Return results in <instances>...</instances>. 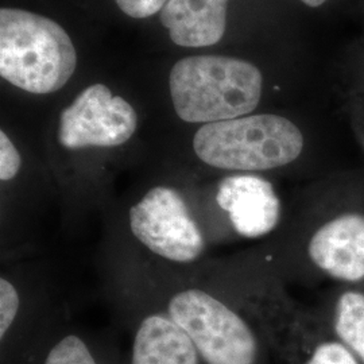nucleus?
I'll return each mask as SVG.
<instances>
[{"instance_id": "obj_1", "label": "nucleus", "mask_w": 364, "mask_h": 364, "mask_svg": "<svg viewBox=\"0 0 364 364\" xmlns=\"http://www.w3.org/2000/svg\"><path fill=\"white\" fill-rule=\"evenodd\" d=\"M263 78L247 61L223 55L186 57L170 72L176 114L188 123L246 117L259 105Z\"/></svg>"}, {"instance_id": "obj_2", "label": "nucleus", "mask_w": 364, "mask_h": 364, "mask_svg": "<svg viewBox=\"0 0 364 364\" xmlns=\"http://www.w3.org/2000/svg\"><path fill=\"white\" fill-rule=\"evenodd\" d=\"M77 65L65 30L52 19L18 9L0 11V75L23 91L61 90Z\"/></svg>"}, {"instance_id": "obj_3", "label": "nucleus", "mask_w": 364, "mask_h": 364, "mask_svg": "<svg viewBox=\"0 0 364 364\" xmlns=\"http://www.w3.org/2000/svg\"><path fill=\"white\" fill-rule=\"evenodd\" d=\"M193 149L212 168L262 171L296 161L304 149V136L287 117L250 115L204 124L196 132Z\"/></svg>"}, {"instance_id": "obj_4", "label": "nucleus", "mask_w": 364, "mask_h": 364, "mask_svg": "<svg viewBox=\"0 0 364 364\" xmlns=\"http://www.w3.org/2000/svg\"><path fill=\"white\" fill-rule=\"evenodd\" d=\"M169 317L185 331L207 364H255L258 344L247 323L200 289L177 293Z\"/></svg>"}, {"instance_id": "obj_5", "label": "nucleus", "mask_w": 364, "mask_h": 364, "mask_svg": "<svg viewBox=\"0 0 364 364\" xmlns=\"http://www.w3.org/2000/svg\"><path fill=\"white\" fill-rule=\"evenodd\" d=\"M134 236L151 252L176 263L198 259L205 239L181 193L169 186H156L130 209Z\"/></svg>"}, {"instance_id": "obj_6", "label": "nucleus", "mask_w": 364, "mask_h": 364, "mask_svg": "<svg viewBox=\"0 0 364 364\" xmlns=\"http://www.w3.org/2000/svg\"><path fill=\"white\" fill-rule=\"evenodd\" d=\"M136 124V112L129 102L103 84H95L63 111L58 141L69 150L117 147L130 139Z\"/></svg>"}, {"instance_id": "obj_7", "label": "nucleus", "mask_w": 364, "mask_h": 364, "mask_svg": "<svg viewBox=\"0 0 364 364\" xmlns=\"http://www.w3.org/2000/svg\"><path fill=\"white\" fill-rule=\"evenodd\" d=\"M218 204L227 212L235 231L245 237H260L278 225L281 203L267 180L254 174H237L221 180Z\"/></svg>"}, {"instance_id": "obj_8", "label": "nucleus", "mask_w": 364, "mask_h": 364, "mask_svg": "<svg viewBox=\"0 0 364 364\" xmlns=\"http://www.w3.org/2000/svg\"><path fill=\"white\" fill-rule=\"evenodd\" d=\"M308 252L318 269L336 279H363L364 216L347 213L328 221L313 235Z\"/></svg>"}, {"instance_id": "obj_9", "label": "nucleus", "mask_w": 364, "mask_h": 364, "mask_svg": "<svg viewBox=\"0 0 364 364\" xmlns=\"http://www.w3.org/2000/svg\"><path fill=\"white\" fill-rule=\"evenodd\" d=\"M227 4L228 0H169L161 10V22L178 46H210L224 36Z\"/></svg>"}, {"instance_id": "obj_10", "label": "nucleus", "mask_w": 364, "mask_h": 364, "mask_svg": "<svg viewBox=\"0 0 364 364\" xmlns=\"http://www.w3.org/2000/svg\"><path fill=\"white\" fill-rule=\"evenodd\" d=\"M193 341L169 316L151 314L136 331L131 364H198Z\"/></svg>"}, {"instance_id": "obj_11", "label": "nucleus", "mask_w": 364, "mask_h": 364, "mask_svg": "<svg viewBox=\"0 0 364 364\" xmlns=\"http://www.w3.org/2000/svg\"><path fill=\"white\" fill-rule=\"evenodd\" d=\"M338 338L364 362V294L347 291L338 299L335 316Z\"/></svg>"}, {"instance_id": "obj_12", "label": "nucleus", "mask_w": 364, "mask_h": 364, "mask_svg": "<svg viewBox=\"0 0 364 364\" xmlns=\"http://www.w3.org/2000/svg\"><path fill=\"white\" fill-rule=\"evenodd\" d=\"M45 364H97L81 338L69 335L49 352Z\"/></svg>"}, {"instance_id": "obj_13", "label": "nucleus", "mask_w": 364, "mask_h": 364, "mask_svg": "<svg viewBox=\"0 0 364 364\" xmlns=\"http://www.w3.org/2000/svg\"><path fill=\"white\" fill-rule=\"evenodd\" d=\"M19 309V294L13 284L1 278L0 279V336H6L13 326L14 320Z\"/></svg>"}, {"instance_id": "obj_14", "label": "nucleus", "mask_w": 364, "mask_h": 364, "mask_svg": "<svg viewBox=\"0 0 364 364\" xmlns=\"http://www.w3.org/2000/svg\"><path fill=\"white\" fill-rule=\"evenodd\" d=\"M306 364H359L351 351L336 341L320 344Z\"/></svg>"}, {"instance_id": "obj_15", "label": "nucleus", "mask_w": 364, "mask_h": 364, "mask_svg": "<svg viewBox=\"0 0 364 364\" xmlns=\"http://www.w3.org/2000/svg\"><path fill=\"white\" fill-rule=\"evenodd\" d=\"M22 159L11 139L4 131L0 132V180L11 181L19 173Z\"/></svg>"}, {"instance_id": "obj_16", "label": "nucleus", "mask_w": 364, "mask_h": 364, "mask_svg": "<svg viewBox=\"0 0 364 364\" xmlns=\"http://www.w3.org/2000/svg\"><path fill=\"white\" fill-rule=\"evenodd\" d=\"M119 9L131 18L142 19L162 10L169 0H115Z\"/></svg>"}, {"instance_id": "obj_17", "label": "nucleus", "mask_w": 364, "mask_h": 364, "mask_svg": "<svg viewBox=\"0 0 364 364\" xmlns=\"http://www.w3.org/2000/svg\"><path fill=\"white\" fill-rule=\"evenodd\" d=\"M301 1L309 7H320L326 3V0H301Z\"/></svg>"}]
</instances>
